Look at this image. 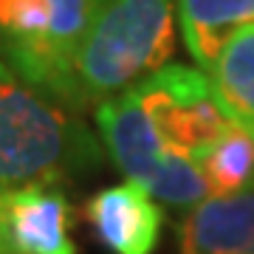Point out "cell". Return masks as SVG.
I'll return each mask as SVG.
<instances>
[{
  "mask_svg": "<svg viewBox=\"0 0 254 254\" xmlns=\"http://www.w3.org/2000/svg\"><path fill=\"white\" fill-rule=\"evenodd\" d=\"M102 164L79 113L43 96L0 60V192L71 181Z\"/></svg>",
  "mask_w": 254,
  "mask_h": 254,
  "instance_id": "6da1fadb",
  "label": "cell"
},
{
  "mask_svg": "<svg viewBox=\"0 0 254 254\" xmlns=\"http://www.w3.org/2000/svg\"><path fill=\"white\" fill-rule=\"evenodd\" d=\"M175 48V0H93L76 60L79 108H96L161 71Z\"/></svg>",
  "mask_w": 254,
  "mask_h": 254,
  "instance_id": "7a4b0ae2",
  "label": "cell"
},
{
  "mask_svg": "<svg viewBox=\"0 0 254 254\" xmlns=\"http://www.w3.org/2000/svg\"><path fill=\"white\" fill-rule=\"evenodd\" d=\"M93 0H0V60L43 96L82 113L76 60Z\"/></svg>",
  "mask_w": 254,
  "mask_h": 254,
  "instance_id": "3957f363",
  "label": "cell"
},
{
  "mask_svg": "<svg viewBox=\"0 0 254 254\" xmlns=\"http://www.w3.org/2000/svg\"><path fill=\"white\" fill-rule=\"evenodd\" d=\"M93 119L116 170L130 184L144 187L158 203L192 212L212 198L198 164L164 144L136 88L96 105Z\"/></svg>",
  "mask_w": 254,
  "mask_h": 254,
  "instance_id": "277c9868",
  "label": "cell"
},
{
  "mask_svg": "<svg viewBox=\"0 0 254 254\" xmlns=\"http://www.w3.org/2000/svg\"><path fill=\"white\" fill-rule=\"evenodd\" d=\"M133 88L164 144L195 164H200L206 150L229 127L215 102L209 76L200 68L170 63Z\"/></svg>",
  "mask_w": 254,
  "mask_h": 254,
  "instance_id": "5b68a950",
  "label": "cell"
},
{
  "mask_svg": "<svg viewBox=\"0 0 254 254\" xmlns=\"http://www.w3.org/2000/svg\"><path fill=\"white\" fill-rule=\"evenodd\" d=\"M0 229L14 254H76L71 203L54 184L0 192Z\"/></svg>",
  "mask_w": 254,
  "mask_h": 254,
  "instance_id": "8992f818",
  "label": "cell"
},
{
  "mask_svg": "<svg viewBox=\"0 0 254 254\" xmlns=\"http://www.w3.org/2000/svg\"><path fill=\"white\" fill-rule=\"evenodd\" d=\"M85 218L113 254H153L161 240L164 212L158 200L138 184H116L88 200Z\"/></svg>",
  "mask_w": 254,
  "mask_h": 254,
  "instance_id": "52a82bcc",
  "label": "cell"
},
{
  "mask_svg": "<svg viewBox=\"0 0 254 254\" xmlns=\"http://www.w3.org/2000/svg\"><path fill=\"white\" fill-rule=\"evenodd\" d=\"M181 254H254V181L192 209L181 223Z\"/></svg>",
  "mask_w": 254,
  "mask_h": 254,
  "instance_id": "ba28073f",
  "label": "cell"
},
{
  "mask_svg": "<svg viewBox=\"0 0 254 254\" xmlns=\"http://www.w3.org/2000/svg\"><path fill=\"white\" fill-rule=\"evenodd\" d=\"M181 34L195 65L209 73L246 26H254V0H175Z\"/></svg>",
  "mask_w": 254,
  "mask_h": 254,
  "instance_id": "9c48e42d",
  "label": "cell"
},
{
  "mask_svg": "<svg viewBox=\"0 0 254 254\" xmlns=\"http://www.w3.org/2000/svg\"><path fill=\"white\" fill-rule=\"evenodd\" d=\"M229 125L254 138V26L240 28L206 73Z\"/></svg>",
  "mask_w": 254,
  "mask_h": 254,
  "instance_id": "30bf717a",
  "label": "cell"
},
{
  "mask_svg": "<svg viewBox=\"0 0 254 254\" xmlns=\"http://www.w3.org/2000/svg\"><path fill=\"white\" fill-rule=\"evenodd\" d=\"M200 173L212 195H229L254 181V138L229 125L200 158Z\"/></svg>",
  "mask_w": 254,
  "mask_h": 254,
  "instance_id": "8fae6325",
  "label": "cell"
},
{
  "mask_svg": "<svg viewBox=\"0 0 254 254\" xmlns=\"http://www.w3.org/2000/svg\"><path fill=\"white\" fill-rule=\"evenodd\" d=\"M0 254H14L9 249V243H6V237H3V229H0Z\"/></svg>",
  "mask_w": 254,
  "mask_h": 254,
  "instance_id": "7c38bea8",
  "label": "cell"
}]
</instances>
